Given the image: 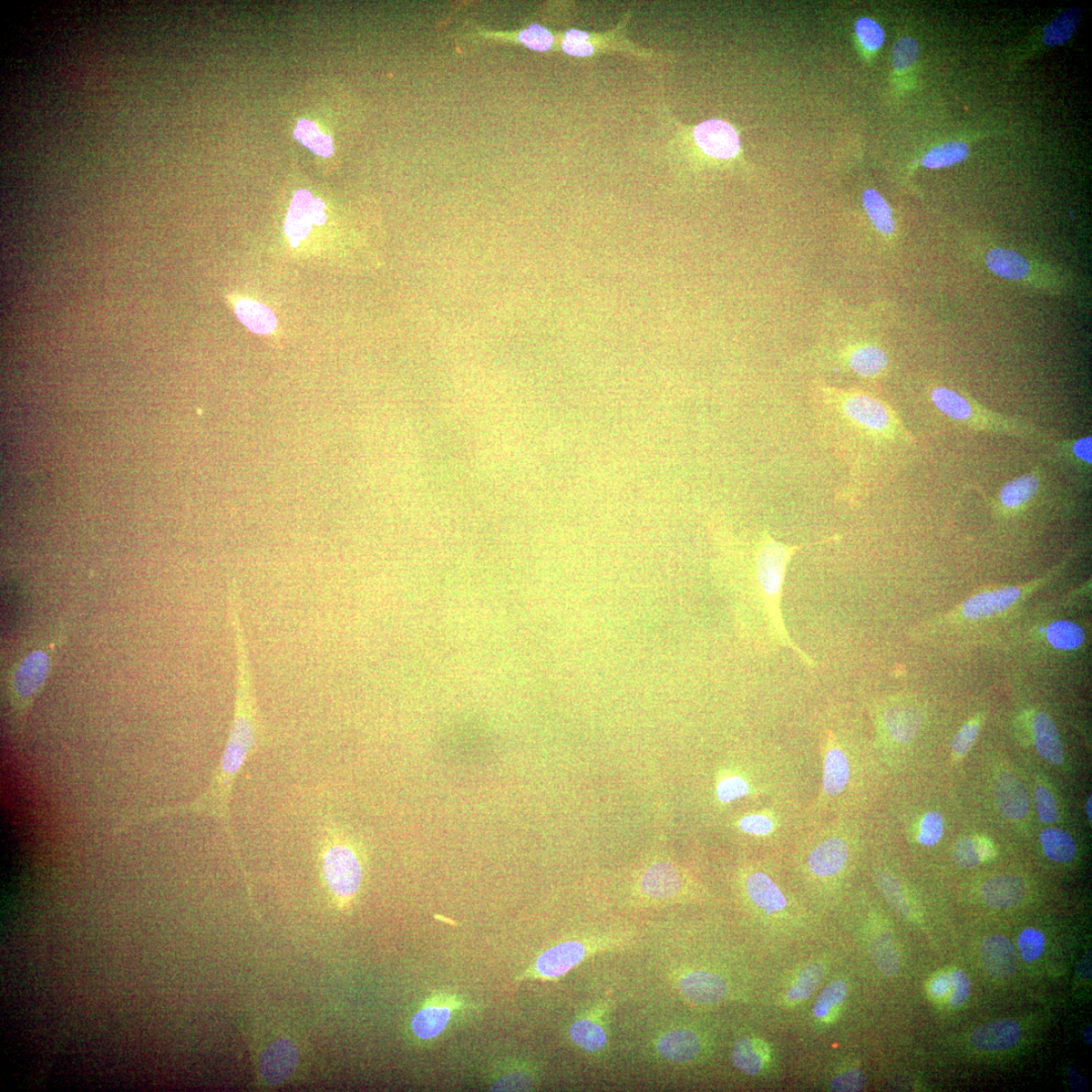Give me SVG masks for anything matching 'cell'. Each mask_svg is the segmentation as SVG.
<instances>
[{
	"label": "cell",
	"instance_id": "obj_1",
	"mask_svg": "<svg viewBox=\"0 0 1092 1092\" xmlns=\"http://www.w3.org/2000/svg\"><path fill=\"white\" fill-rule=\"evenodd\" d=\"M818 430L822 442L843 461L850 482L838 498L856 501L863 471V450L873 447L909 446L912 437L890 405L859 388L819 384L813 392Z\"/></svg>",
	"mask_w": 1092,
	"mask_h": 1092
},
{
	"label": "cell",
	"instance_id": "obj_2",
	"mask_svg": "<svg viewBox=\"0 0 1092 1092\" xmlns=\"http://www.w3.org/2000/svg\"><path fill=\"white\" fill-rule=\"evenodd\" d=\"M231 615L234 627L238 658V681L232 725H231L226 747L220 764L205 793L187 804L160 808L119 820V827H129L182 813L206 814L220 821L239 858V849L230 819V799L234 783L248 757L252 756L262 739V724L259 718L253 689L252 664L240 617L238 604L231 605Z\"/></svg>",
	"mask_w": 1092,
	"mask_h": 1092
},
{
	"label": "cell",
	"instance_id": "obj_3",
	"mask_svg": "<svg viewBox=\"0 0 1092 1092\" xmlns=\"http://www.w3.org/2000/svg\"><path fill=\"white\" fill-rule=\"evenodd\" d=\"M838 536H832V538L809 544L788 545L775 541L769 533L764 532L755 543L754 572L756 587L758 591V596L762 600L765 613L771 623L773 632L776 637L779 638L781 644L791 647V649L798 653L803 661L809 664H812L811 660L804 653L796 649V646L790 642L784 626L780 603L786 572H788V563L793 555L798 551L809 548V546L838 541Z\"/></svg>",
	"mask_w": 1092,
	"mask_h": 1092
},
{
	"label": "cell",
	"instance_id": "obj_4",
	"mask_svg": "<svg viewBox=\"0 0 1092 1092\" xmlns=\"http://www.w3.org/2000/svg\"><path fill=\"white\" fill-rule=\"evenodd\" d=\"M931 399L941 413L969 429L1025 439L1047 438V435L1036 426L989 410L970 396L953 388L934 386L931 392Z\"/></svg>",
	"mask_w": 1092,
	"mask_h": 1092
},
{
	"label": "cell",
	"instance_id": "obj_5",
	"mask_svg": "<svg viewBox=\"0 0 1092 1092\" xmlns=\"http://www.w3.org/2000/svg\"><path fill=\"white\" fill-rule=\"evenodd\" d=\"M989 272L1033 290L1061 294L1072 286V277L1061 268L1013 248L990 246L979 253Z\"/></svg>",
	"mask_w": 1092,
	"mask_h": 1092
},
{
	"label": "cell",
	"instance_id": "obj_6",
	"mask_svg": "<svg viewBox=\"0 0 1092 1092\" xmlns=\"http://www.w3.org/2000/svg\"><path fill=\"white\" fill-rule=\"evenodd\" d=\"M321 866L333 900L338 908L349 909L364 879L362 856L354 841L339 832L330 834L322 849Z\"/></svg>",
	"mask_w": 1092,
	"mask_h": 1092
},
{
	"label": "cell",
	"instance_id": "obj_7",
	"mask_svg": "<svg viewBox=\"0 0 1092 1092\" xmlns=\"http://www.w3.org/2000/svg\"><path fill=\"white\" fill-rule=\"evenodd\" d=\"M626 942L625 936H596L582 940H572L559 943L546 950L535 961L534 965L527 969L520 980L538 979L542 981L555 980L566 975L572 969L577 967L582 961L598 954L600 952L614 950L623 946Z\"/></svg>",
	"mask_w": 1092,
	"mask_h": 1092
},
{
	"label": "cell",
	"instance_id": "obj_8",
	"mask_svg": "<svg viewBox=\"0 0 1092 1092\" xmlns=\"http://www.w3.org/2000/svg\"><path fill=\"white\" fill-rule=\"evenodd\" d=\"M809 846L807 864L811 874L830 878L844 871L851 853L846 829L837 828L823 830L811 840Z\"/></svg>",
	"mask_w": 1092,
	"mask_h": 1092
},
{
	"label": "cell",
	"instance_id": "obj_9",
	"mask_svg": "<svg viewBox=\"0 0 1092 1092\" xmlns=\"http://www.w3.org/2000/svg\"><path fill=\"white\" fill-rule=\"evenodd\" d=\"M1043 480L1044 473L1041 468L1008 480L999 489L994 501L997 515L1010 518L1024 513L1039 496Z\"/></svg>",
	"mask_w": 1092,
	"mask_h": 1092
},
{
	"label": "cell",
	"instance_id": "obj_10",
	"mask_svg": "<svg viewBox=\"0 0 1092 1092\" xmlns=\"http://www.w3.org/2000/svg\"><path fill=\"white\" fill-rule=\"evenodd\" d=\"M460 1007L461 1002L456 995L433 994L413 1016L411 1025L416 1038L422 1041L437 1039L446 1031L453 1014Z\"/></svg>",
	"mask_w": 1092,
	"mask_h": 1092
},
{
	"label": "cell",
	"instance_id": "obj_11",
	"mask_svg": "<svg viewBox=\"0 0 1092 1092\" xmlns=\"http://www.w3.org/2000/svg\"><path fill=\"white\" fill-rule=\"evenodd\" d=\"M325 205L320 199L314 198L309 191L295 192L291 203L284 231L294 248H297L311 233L314 225L325 223Z\"/></svg>",
	"mask_w": 1092,
	"mask_h": 1092
},
{
	"label": "cell",
	"instance_id": "obj_12",
	"mask_svg": "<svg viewBox=\"0 0 1092 1092\" xmlns=\"http://www.w3.org/2000/svg\"><path fill=\"white\" fill-rule=\"evenodd\" d=\"M839 359L841 366L864 379L882 377L891 364L886 350L870 341L849 345L840 351Z\"/></svg>",
	"mask_w": 1092,
	"mask_h": 1092
},
{
	"label": "cell",
	"instance_id": "obj_13",
	"mask_svg": "<svg viewBox=\"0 0 1092 1092\" xmlns=\"http://www.w3.org/2000/svg\"><path fill=\"white\" fill-rule=\"evenodd\" d=\"M1029 588L1011 586L983 592L962 604L961 614L967 620H979L1004 613L1019 603Z\"/></svg>",
	"mask_w": 1092,
	"mask_h": 1092
},
{
	"label": "cell",
	"instance_id": "obj_14",
	"mask_svg": "<svg viewBox=\"0 0 1092 1092\" xmlns=\"http://www.w3.org/2000/svg\"><path fill=\"white\" fill-rule=\"evenodd\" d=\"M49 671L48 656L42 652L27 655L15 674L13 691L16 706L25 710L42 688Z\"/></svg>",
	"mask_w": 1092,
	"mask_h": 1092
},
{
	"label": "cell",
	"instance_id": "obj_15",
	"mask_svg": "<svg viewBox=\"0 0 1092 1092\" xmlns=\"http://www.w3.org/2000/svg\"><path fill=\"white\" fill-rule=\"evenodd\" d=\"M850 762L845 749L835 738L829 737L823 753L822 798L834 799L843 794L850 783Z\"/></svg>",
	"mask_w": 1092,
	"mask_h": 1092
},
{
	"label": "cell",
	"instance_id": "obj_16",
	"mask_svg": "<svg viewBox=\"0 0 1092 1092\" xmlns=\"http://www.w3.org/2000/svg\"><path fill=\"white\" fill-rule=\"evenodd\" d=\"M694 137L703 152L716 159H733L739 152V138L736 129L718 119L700 124Z\"/></svg>",
	"mask_w": 1092,
	"mask_h": 1092
},
{
	"label": "cell",
	"instance_id": "obj_17",
	"mask_svg": "<svg viewBox=\"0 0 1092 1092\" xmlns=\"http://www.w3.org/2000/svg\"><path fill=\"white\" fill-rule=\"evenodd\" d=\"M682 994L697 1004H716L726 997L727 984L724 978L706 971H692L679 981Z\"/></svg>",
	"mask_w": 1092,
	"mask_h": 1092
},
{
	"label": "cell",
	"instance_id": "obj_18",
	"mask_svg": "<svg viewBox=\"0 0 1092 1092\" xmlns=\"http://www.w3.org/2000/svg\"><path fill=\"white\" fill-rule=\"evenodd\" d=\"M994 795L999 809L1007 819L1021 820L1030 811V796L1023 782L1012 773L998 776Z\"/></svg>",
	"mask_w": 1092,
	"mask_h": 1092
},
{
	"label": "cell",
	"instance_id": "obj_19",
	"mask_svg": "<svg viewBox=\"0 0 1092 1092\" xmlns=\"http://www.w3.org/2000/svg\"><path fill=\"white\" fill-rule=\"evenodd\" d=\"M984 902L990 908L1006 910L1015 908L1025 900L1026 884L1024 879L1015 874L994 876L981 890Z\"/></svg>",
	"mask_w": 1092,
	"mask_h": 1092
},
{
	"label": "cell",
	"instance_id": "obj_20",
	"mask_svg": "<svg viewBox=\"0 0 1092 1092\" xmlns=\"http://www.w3.org/2000/svg\"><path fill=\"white\" fill-rule=\"evenodd\" d=\"M981 959L988 974L998 979H1006L1015 974L1017 955L1010 940L1002 934H994L981 943Z\"/></svg>",
	"mask_w": 1092,
	"mask_h": 1092
},
{
	"label": "cell",
	"instance_id": "obj_21",
	"mask_svg": "<svg viewBox=\"0 0 1092 1092\" xmlns=\"http://www.w3.org/2000/svg\"><path fill=\"white\" fill-rule=\"evenodd\" d=\"M1021 1026L1011 1019L998 1020L979 1026L971 1035L975 1048L986 1052L1012 1049L1021 1039Z\"/></svg>",
	"mask_w": 1092,
	"mask_h": 1092
},
{
	"label": "cell",
	"instance_id": "obj_22",
	"mask_svg": "<svg viewBox=\"0 0 1092 1092\" xmlns=\"http://www.w3.org/2000/svg\"><path fill=\"white\" fill-rule=\"evenodd\" d=\"M883 724L894 742L909 744L921 729L922 716L918 707L909 703H895L885 710Z\"/></svg>",
	"mask_w": 1092,
	"mask_h": 1092
},
{
	"label": "cell",
	"instance_id": "obj_23",
	"mask_svg": "<svg viewBox=\"0 0 1092 1092\" xmlns=\"http://www.w3.org/2000/svg\"><path fill=\"white\" fill-rule=\"evenodd\" d=\"M643 892L654 900H670L683 890L684 881L678 869L668 863L652 866L642 879Z\"/></svg>",
	"mask_w": 1092,
	"mask_h": 1092
},
{
	"label": "cell",
	"instance_id": "obj_24",
	"mask_svg": "<svg viewBox=\"0 0 1092 1092\" xmlns=\"http://www.w3.org/2000/svg\"><path fill=\"white\" fill-rule=\"evenodd\" d=\"M298 1062V1051L286 1040L270 1046L263 1055L262 1073L270 1085H279L288 1078Z\"/></svg>",
	"mask_w": 1092,
	"mask_h": 1092
},
{
	"label": "cell",
	"instance_id": "obj_25",
	"mask_svg": "<svg viewBox=\"0 0 1092 1092\" xmlns=\"http://www.w3.org/2000/svg\"><path fill=\"white\" fill-rule=\"evenodd\" d=\"M656 1048L664 1059L684 1064L698 1056L701 1042L695 1033L678 1029L664 1034L656 1044Z\"/></svg>",
	"mask_w": 1092,
	"mask_h": 1092
},
{
	"label": "cell",
	"instance_id": "obj_26",
	"mask_svg": "<svg viewBox=\"0 0 1092 1092\" xmlns=\"http://www.w3.org/2000/svg\"><path fill=\"white\" fill-rule=\"evenodd\" d=\"M1033 735L1036 751L1046 761L1060 765L1064 761V747L1056 725L1045 712L1033 718Z\"/></svg>",
	"mask_w": 1092,
	"mask_h": 1092
},
{
	"label": "cell",
	"instance_id": "obj_27",
	"mask_svg": "<svg viewBox=\"0 0 1092 1092\" xmlns=\"http://www.w3.org/2000/svg\"><path fill=\"white\" fill-rule=\"evenodd\" d=\"M746 888L749 900L767 913L781 912L788 906V901L779 886L770 876L763 872L749 875L747 878Z\"/></svg>",
	"mask_w": 1092,
	"mask_h": 1092
},
{
	"label": "cell",
	"instance_id": "obj_28",
	"mask_svg": "<svg viewBox=\"0 0 1092 1092\" xmlns=\"http://www.w3.org/2000/svg\"><path fill=\"white\" fill-rule=\"evenodd\" d=\"M603 1011H601L600 1008L592 1015L580 1017L572 1023L570 1028V1036L578 1047L590 1053H596L605 1048L607 1033L603 1021L601 1019Z\"/></svg>",
	"mask_w": 1092,
	"mask_h": 1092
},
{
	"label": "cell",
	"instance_id": "obj_29",
	"mask_svg": "<svg viewBox=\"0 0 1092 1092\" xmlns=\"http://www.w3.org/2000/svg\"><path fill=\"white\" fill-rule=\"evenodd\" d=\"M235 313L240 322L257 335H271L277 325L273 311L266 305L246 299H239L234 304Z\"/></svg>",
	"mask_w": 1092,
	"mask_h": 1092
},
{
	"label": "cell",
	"instance_id": "obj_30",
	"mask_svg": "<svg viewBox=\"0 0 1092 1092\" xmlns=\"http://www.w3.org/2000/svg\"><path fill=\"white\" fill-rule=\"evenodd\" d=\"M864 208L871 223L885 238H893L896 224L892 211L881 193L873 189H868L863 194Z\"/></svg>",
	"mask_w": 1092,
	"mask_h": 1092
},
{
	"label": "cell",
	"instance_id": "obj_31",
	"mask_svg": "<svg viewBox=\"0 0 1092 1092\" xmlns=\"http://www.w3.org/2000/svg\"><path fill=\"white\" fill-rule=\"evenodd\" d=\"M1041 843L1046 857L1057 863L1071 862L1077 855L1075 840L1067 831L1048 828L1041 832Z\"/></svg>",
	"mask_w": 1092,
	"mask_h": 1092
},
{
	"label": "cell",
	"instance_id": "obj_32",
	"mask_svg": "<svg viewBox=\"0 0 1092 1092\" xmlns=\"http://www.w3.org/2000/svg\"><path fill=\"white\" fill-rule=\"evenodd\" d=\"M1082 12L1079 7H1072L1062 13L1054 21L1044 27L1043 41L1049 47L1067 43L1077 30L1081 22Z\"/></svg>",
	"mask_w": 1092,
	"mask_h": 1092
},
{
	"label": "cell",
	"instance_id": "obj_33",
	"mask_svg": "<svg viewBox=\"0 0 1092 1092\" xmlns=\"http://www.w3.org/2000/svg\"><path fill=\"white\" fill-rule=\"evenodd\" d=\"M994 854L992 844L984 839L963 838L957 841L953 850V859L959 867L971 869L992 859Z\"/></svg>",
	"mask_w": 1092,
	"mask_h": 1092
},
{
	"label": "cell",
	"instance_id": "obj_34",
	"mask_svg": "<svg viewBox=\"0 0 1092 1092\" xmlns=\"http://www.w3.org/2000/svg\"><path fill=\"white\" fill-rule=\"evenodd\" d=\"M1046 637L1054 649L1071 652L1084 644L1086 634L1078 624L1068 620H1058L1046 629Z\"/></svg>",
	"mask_w": 1092,
	"mask_h": 1092
},
{
	"label": "cell",
	"instance_id": "obj_35",
	"mask_svg": "<svg viewBox=\"0 0 1092 1092\" xmlns=\"http://www.w3.org/2000/svg\"><path fill=\"white\" fill-rule=\"evenodd\" d=\"M875 879L879 891L892 910L903 919H912V912L910 901L899 879L885 870L878 871Z\"/></svg>",
	"mask_w": 1092,
	"mask_h": 1092
},
{
	"label": "cell",
	"instance_id": "obj_36",
	"mask_svg": "<svg viewBox=\"0 0 1092 1092\" xmlns=\"http://www.w3.org/2000/svg\"><path fill=\"white\" fill-rule=\"evenodd\" d=\"M969 153L968 144L960 141L948 142L932 148L924 155L922 162L925 169H946L966 160Z\"/></svg>",
	"mask_w": 1092,
	"mask_h": 1092
},
{
	"label": "cell",
	"instance_id": "obj_37",
	"mask_svg": "<svg viewBox=\"0 0 1092 1092\" xmlns=\"http://www.w3.org/2000/svg\"><path fill=\"white\" fill-rule=\"evenodd\" d=\"M871 956L879 970L886 976L899 974L901 958L894 943L887 934H881L871 943Z\"/></svg>",
	"mask_w": 1092,
	"mask_h": 1092
},
{
	"label": "cell",
	"instance_id": "obj_38",
	"mask_svg": "<svg viewBox=\"0 0 1092 1092\" xmlns=\"http://www.w3.org/2000/svg\"><path fill=\"white\" fill-rule=\"evenodd\" d=\"M734 1066L747 1076H757L763 1069V1058L755 1042L748 1036L739 1038L733 1051Z\"/></svg>",
	"mask_w": 1092,
	"mask_h": 1092
},
{
	"label": "cell",
	"instance_id": "obj_39",
	"mask_svg": "<svg viewBox=\"0 0 1092 1092\" xmlns=\"http://www.w3.org/2000/svg\"><path fill=\"white\" fill-rule=\"evenodd\" d=\"M294 136L314 154L329 157L333 153L331 138L323 134L316 125L307 119H302L298 123L297 129H294Z\"/></svg>",
	"mask_w": 1092,
	"mask_h": 1092
},
{
	"label": "cell",
	"instance_id": "obj_40",
	"mask_svg": "<svg viewBox=\"0 0 1092 1092\" xmlns=\"http://www.w3.org/2000/svg\"><path fill=\"white\" fill-rule=\"evenodd\" d=\"M823 975L825 969L820 964L814 963L805 968L789 990L788 1001L799 1003L808 999L819 986Z\"/></svg>",
	"mask_w": 1092,
	"mask_h": 1092
},
{
	"label": "cell",
	"instance_id": "obj_41",
	"mask_svg": "<svg viewBox=\"0 0 1092 1092\" xmlns=\"http://www.w3.org/2000/svg\"><path fill=\"white\" fill-rule=\"evenodd\" d=\"M738 827L747 835L765 838L774 834L779 827V822L770 811H760L747 814L740 819Z\"/></svg>",
	"mask_w": 1092,
	"mask_h": 1092
},
{
	"label": "cell",
	"instance_id": "obj_42",
	"mask_svg": "<svg viewBox=\"0 0 1092 1092\" xmlns=\"http://www.w3.org/2000/svg\"><path fill=\"white\" fill-rule=\"evenodd\" d=\"M848 995V985L844 980H836L828 985L819 994L813 1007V1014L818 1019H825L832 1008L843 1004Z\"/></svg>",
	"mask_w": 1092,
	"mask_h": 1092
},
{
	"label": "cell",
	"instance_id": "obj_43",
	"mask_svg": "<svg viewBox=\"0 0 1092 1092\" xmlns=\"http://www.w3.org/2000/svg\"><path fill=\"white\" fill-rule=\"evenodd\" d=\"M1064 457L1080 469H1089L1092 464V438L1086 437L1076 440H1066L1057 444Z\"/></svg>",
	"mask_w": 1092,
	"mask_h": 1092
},
{
	"label": "cell",
	"instance_id": "obj_44",
	"mask_svg": "<svg viewBox=\"0 0 1092 1092\" xmlns=\"http://www.w3.org/2000/svg\"><path fill=\"white\" fill-rule=\"evenodd\" d=\"M945 832V820L938 811H931L923 817L920 825L919 843L932 847L937 845Z\"/></svg>",
	"mask_w": 1092,
	"mask_h": 1092
},
{
	"label": "cell",
	"instance_id": "obj_45",
	"mask_svg": "<svg viewBox=\"0 0 1092 1092\" xmlns=\"http://www.w3.org/2000/svg\"><path fill=\"white\" fill-rule=\"evenodd\" d=\"M858 38L868 51L875 52L882 47L885 34L881 25L872 18L862 17L856 23Z\"/></svg>",
	"mask_w": 1092,
	"mask_h": 1092
},
{
	"label": "cell",
	"instance_id": "obj_46",
	"mask_svg": "<svg viewBox=\"0 0 1092 1092\" xmlns=\"http://www.w3.org/2000/svg\"><path fill=\"white\" fill-rule=\"evenodd\" d=\"M920 57V45L911 36H903L897 41L892 50L893 67L896 70L903 71L913 67Z\"/></svg>",
	"mask_w": 1092,
	"mask_h": 1092
},
{
	"label": "cell",
	"instance_id": "obj_47",
	"mask_svg": "<svg viewBox=\"0 0 1092 1092\" xmlns=\"http://www.w3.org/2000/svg\"><path fill=\"white\" fill-rule=\"evenodd\" d=\"M1046 939L1044 933L1038 930L1029 928L1025 929L1020 934L1017 940V946L1025 962H1034L1038 960L1044 952Z\"/></svg>",
	"mask_w": 1092,
	"mask_h": 1092
},
{
	"label": "cell",
	"instance_id": "obj_48",
	"mask_svg": "<svg viewBox=\"0 0 1092 1092\" xmlns=\"http://www.w3.org/2000/svg\"><path fill=\"white\" fill-rule=\"evenodd\" d=\"M751 784L744 777L730 775L718 783L716 793L720 802L729 803L744 798L751 792Z\"/></svg>",
	"mask_w": 1092,
	"mask_h": 1092
},
{
	"label": "cell",
	"instance_id": "obj_49",
	"mask_svg": "<svg viewBox=\"0 0 1092 1092\" xmlns=\"http://www.w3.org/2000/svg\"><path fill=\"white\" fill-rule=\"evenodd\" d=\"M979 730L980 721L975 718L968 721V723L962 726L954 739H953V754L958 758L965 757L975 744Z\"/></svg>",
	"mask_w": 1092,
	"mask_h": 1092
},
{
	"label": "cell",
	"instance_id": "obj_50",
	"mask_svg": "<svg viewBox=\"0 0 1092 1092\" xmlns=\"http://www.w3.org/2000/svg\"><path fill=\"white\" fill-rule=\"evenodd\" d=\"M1035 804L1041 821L1046 825H1052L1058 820V804L1052 793L1042 785L1035 788Z\"/></svg>",
	"mask_w": 1092,
	"mask_h": 1092
},
{
	"label": "cell",
	"instance_id": "obj_51",
	"mask_svg": "<svg viewBox=\"0 0 1092 1092\" xmlns=\"http://www.w3.org/2000/svg\"><path fill=\"white\" fill-rule=\"evenodd\" d=\"M520 40L532 50L545 52L551 49L553 36L544 27L533 25L520 35Z\"/></svg>",
	"mask_w": 1092,
	"mask_h": 1092
},
{
	"label": "cell",
	"instance_id": "obj_52",
	"mask_svg": "<svg viewBox=\"0 0 1092 1092\" xmlns=\"http://www.w3.org/2000/svg\"><path fill=\"white\" fill-rule=\"evenodd\" d=\"M867 1077L863 1070H849L832 1080L830 1089L840 1092L860 1091L865 1087Z\"/></svg>",
	"mask_w": 1092,
	"mask_h": 1092
},
{
	"label": "cell",
	"instance_id": "obj_53",
	"mask_svg": "<svg viewBox=\"0 0 1092 1092\" xmlns=\"http://www.w3.org/2000/svg\"><path fill=\"white\" fill-rule=\"evenodd\" d=\"M950 979L953 990L950 996V1004L955 1007L963 1005L968 1001L971 994V983L968 975L964 971L958 969L952 972Z\"/></svg>",
	"mask_w": 1092,
	"mask_h": 1092
},
{
	"label": "cell",
	"instance_id": "obj_54",
	"mask_svg": "<svg viewBox=\"0 0 1092 1092\" xmlns=\"http://www.w3.org/2000/svg\"><path fill=\"white\" fill-rule=\"evenodd\" d=\"M589 35L585 32L571 30L562 43L564 52L572 57H586L594 52L593 46L588 43Z\"/></svg>",
	"mask_w": 1092,
	"mask_h": 1092
},
{
	"label": "cell",
	"instance_id": "obj_55",
	"mask_svg": "<svg viewBox=\"0 0 1092 1092\" xmlns=\"http://www.w3.org/2000/svg\"><path fill=\"white\" fill-rule=\"evenodd\" d=\"M951 990L950 975H941L934 978L931 985V993L933 996H945Z\"/></svg>",
	"mask_w": 1092,
	"mask_h": 1092
},
{
	"label": "cell",
	"instance_id": "obj_56",
	"mask_svg": "<svg viewBox=\"0 0 1092 1092\" xmlns=\"http://www.w3.org/2000/svg\"><path fill=\"white\" fill-rule=\"evenodd\" d=\"M1077 972H1078L1079 976H1081V977H1085V978L1091 977L1090 952L1087 953V954L1084 957V959L1081 960V962L1078 965V968H1077Z\"/></svg>",
	"mask_w": 1092,
	"mask_h": 1092
},
{
	"label": "cell",
	"instance_id": "obj_57",
	"mask_svg": "<svg viewBox=\"0 0 1092 1092\" xmlns=\"http://www.w3.org/2000/svg\"><path fill=\"white\" fill-rule=\"evenodd\" d=\"M1091 1030H1092V1025H1089L1088 1026H1087L1086 1030L1084 1031V1038L1089 1046H1092V1041H1091L1092 1040V1032H1091Z\"/></svg>",
	"mask_w": 1092,
	"mask_h": 1092
},
{
	"label": "cell",
	"instance_id": "obj_58",
	"mask_svg": "<svg viewBox=\"0 0 1092 1092\" xmlns=\"http://www.w3.org/2000/svg\"><path fill=\"white\" fill-rule=\"evenodd\" d=\"M1091 805H1092V796H1089V798L1087 803V816H1088V819L1090 821L1092 819Z\"/></svg>",
	"mask_w": 1092,
	"mask_h": 1092
}]
</instances>
